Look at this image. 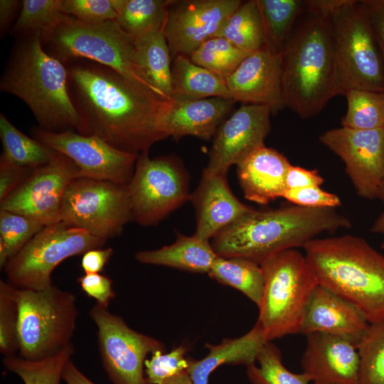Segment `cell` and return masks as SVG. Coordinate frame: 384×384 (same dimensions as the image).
Instances as JSON below:
<instances>
[{
  "mask_svg": "<svg viewBox=\"0 0 384 384\" xmlns=\"http://www.w3.org/2000/svg\"><path fill=\"white\" fill-rule=\"evenodd\" d=\"M61 11L90 23L116 20L118 16L117 0H62Z\"/></svg>",
  "mask_w": 384,
  "mask_h": 384,
  "instance_id": "43",
  "label": "cell"
},
{
  "mask_svg": "<svg viewBox=\"0 0 384 384\" xmlns=\"http://www.w3.org/2000/svg\"><path fill=\"white\" fill-rule=\"evenodd\" d=\"M44 225L23 215L0 209V267Z\"/></svg>",
  "mask_w": 384,
  "mask_h": 384,
  "instance_id": "39",
  "label": "cell"
},
{
  "mask_svg": "<svg viewBox=\"0 0 384 384\" xmlns=\"http://www.w3.org/2000/svg\"><path fill=\"white\" fill-rule=\"evenodd\" d=\"M172 1L117 0L115 21L135 46H139L164 28Z\"/></svg>",
  "mask_w": 384,
  "mask_h": 384,
  "instance_id": "28",
  "label": "cell"
},
{
  "mask_svg": "<svg viewBox=\"0 0 384 384\" xmlns=\"http://www.w3.org/2000/svg\"><path fill=\"white\" fill-rule=\"evenodd\" d=\"M350 0H308L304 1L305 12L329 19Z\"/></svg>",
  "mask_w": 384,
  "mask_h": 384,
  "instance_id": "50",
  "label": "cell"
},
{
  "mask_svg": "<svg viewBox=\"0 0 384 384\" xmlns=\"http://www.w3.org/2000/svg\"><path fill=\"white\" fill-rule=\"evenodd\" d=\"M0 137L2 153L0 163L35 169L48 163L55 151L18 129L0 114Z\"/></svg>",
  "mask_w": 384,
  "mask_h": 384,
  "instance_id": "30",
  "label": "cell"
},
{
  "mask_svg": "<svg viewBox=\"0 0 384 384\" xmlns=\"http://www.w3.org/2000/svg\"><path fill=\"white\" fill-rule=\"evenodd\" d=\"M263 25L265 45L281 52L305 12L304 1L299 0H256Z\"/></svg>",
  "mask_w": 384,
  "mask_h": 384,
  "instance_id": "32",
  "label": "cell"
},
{
  "mask_svg": "<svg viewBox=\"0 0 384 384\" xmlns=\"http://www.w3.org/2000/svg\"><path fill=\"white\" fill-rule=\"evenodd\" d=\"M324 182V179L316 169L308 170L291 164L287 172V189L320 186Z\"/></svg>",
  "mask_w": 384,
  "mask_h": 384,
  "instance_id": "48",
  "label": "cell"
},
{
  "mask_svg": "<svg viewBox=\"0 0 384 384\" xmlns=\"http://www.w3.org/2000/svg\"><path fill=\"white\" fill-rule=\"evenodd\" d=\"M303 248L319 284L356 306L369 324L384 319V256L364 238H315Z\"/></svg>",
  "mask_w": 384,
  "mask_h": 384,
  "instance_id": "5",
  "label": "cell"
},
{
  "mask_svg": "<svg viewBox=\"0 0 384 384\" xmlns=\"http://www.w3.org/2000/svg\"><path fill=\"white\" fill-rule=\"evenodd\" d=\"M226 176L203 172L197 188L191 194L196 215L194 235L201 240L209 241L254 210L235 196Z\"/></svg>",
  "mask_w": 384,
  "mask_h": 384,
  "instance_id": "22",
  "label": "cell"
},
{
  "mask_svg": "<svg viewBox=\"0 0 384 384\" xmlns=\"http://www.w3.org/2000/svg\"><path fill=\"white\" fill-rule=\"evenodd\" d=\"M80 177L78 166L55 151L27 179L0 201V209L23 215L43 225L61 221V205L69 185Z\"/></svg>",
  "mask_w": 384,
  "mask_h": 384,
  "instance_id": "14",
  "label": "cell"
},
{
  "mask_svg": "<svg viewBox=\"0 0 384 384\" xmlns=\"http://www.w3.org/2000/svg\"><path fill=\"white\" fill-rule=\"evenodd\" d=\"M290 165L283 154L265 145L254 150L236 165L245 198L266 205L282 198L287 189L286 176Z\"/></svg>",
  "mask_w": 384,
  "mask_h": 384,
  "instance_id": "23",
  "label": "cell"
},
{
  "mask_svg": "<svg viewBox=\"0 0 384 384\" xmlns=\"http://www.w3.org/2000/svg\"><path fill=\"white\" fill-rule=\"evenodd\" d=\"M63 380L66 384H95L78 368L71 359L64 368Z\"/></svg>",
  "mask_w": 384,
  "mask_h": 384,
  "instance_id": "52",
  "label": "cell"
},
{
  "mask_svg": "<svg viewBox=\"0 0 384 384\" xmlns=\"http://www.w3.org/2000/svg\"><path fill=\"white\" fill-rule=\"evenodd\" d=\"M236 102L223 97H208L174 102L164 122L169 137L178 139L193 136L203 140L213 138Z\"/></svg>",
  "mask_w": 384,
  "mask_h": 384,
  "instance_id": "24",
  "label": "cell"
},
{
  "mask_svg": "<svg viewBox=\"0 0 384 384\" xmlns=\"http://www.w3.org/2000/svg\"><path fill=\"white\" fill-rule=\"evenodd\" d=\"M248 55L225 38L215 36L201 45L189 58L226 80Z\"/></svg>",
  "mask_w": 384,
  "mask_h": 384,
  "instance_id": "36",
  "label": "cell"
},
{
  "mask_svg": "<svg viewBox=\"0 0 384 384\" xmlns=\"http://www.w3.org/2000/svg\"><path fill=\"white\" fill-rule=\"evenodd\" d=\"M136 47V63L142 78L164 100L173 102L172 58L164 28Z\"/></svg>",
  "mask_w": 384,
  "mask_h": 384,
  "instance_id": "29",
  "label": "cell"
},
{
  "mask_svg": "<svg viewBox=\"0 0 384 384\" xmlns=\"http://www.w3.org/2000/svg\"><path fill=\"white\" fill-rule=\"evenodd\" d=\"M347 110L342 117L343 127L357 130L384 128V92L352 89L343 95Z\"/></svg>",
  "mask_w": 384,
  "mask_h": 384,
  "instance_id": "35",
  "label": "cell"
},
{
  "mask_svg": "<svg viewBox=\"0 0 384 384\" xmlns=\"http://www.w3.org/2000/svg\"><path fill=\"white\" fill-rule=\"evenodd\" d=\"M97 328L102 366L113 384H148L144 363L148 354L165 351L163 343L131 329L124 319L97 304L89 311Z\"/></svg>",
  "mask_w": 384,
  "mask_h": 384,
  "instance_id": "13",
  "label": "cell"
},
{
  "mask_svg": "<svg viewBox=\"0 0 384 384\" xmlns=\"http://www.w3.org/2000/svg\"><path fill=\"white\" fill-rule=\"evenodd\" d=\"M22 6V1H0V34L4 37L9 31L15 16ZM21 11V10H20Z\"/></svg>",
  "mask_w": 384,
  "mask_h": 384,
  "instance_id": "51",
  "label": "cell"
},
{
  "mask_svg": "<svg viewBox=\"0 0 384 384\" xmlns=\"http://www.w3.org/2000/svg\"><path fill=\"white\" fill-rule=\"evenodd\" d=\"M225 82L235 102L265 105L272 114L285 107L281 53L265 45L250 53Z\"/></svg>",
  "mask_w": 384,
  "mask_h": 384,
  "instance_id": "19",
  "label": "cell"
},
{
  "mask_svg": "<svg viewBox=\"0 0 384 384\" xmlns=\"http://www.w3.org/2000/svg\"><path fill=\"white\" fill-rule=\"evenodd\" d=\"M132 219L127 185L78 177L61 205V221L105 240L119 235Z\"/></svg>",
  "mask_w": 384,
  "mask_h": 384,
  "instance_id": "11",
  "label": "cell"
},
{
  "mask_svg": "<svg viewBox=\"0 0 384 384\" xmlns=\"http://www.w3.org/2000/svg\"><path fill=\"white\" fill-rule=\"evenodd\" d=\"M62 0H23L11 31L17 38L50 29L63 14Z\"/></svg>",
  "mask_w": 384,
  "mask_h": 384,
  "instance_id": "40",
  "label": "cell"
},
{
  "mask_svg": "<svg viewBox=\"0 0 384 384\" xmlns=\"http://www.w3.org/2000/svg\"><path fill=\"white\" fill-rule=\"evenodd\" d=\"M369 322L353 304L317 284L306 306L299 333H324L349 340L356 347Z\"/></svg>",
  "mask_w": 384,
  "mask_h": 384,
  "instance_id": "21",
  "label": "cell"
},
{
  "mask_svg": "<svg viewBox=\"0 0 384 384\" xmlns=\"http://www.w3.org/2000/svg\"><path fill=\"white\" fill-rule=\"evenodd\" d=\"M370 232L382 235L383 240L380 243V248L384 250V210L375 220Z\"/></svg>",
  "mask_w": 384,
  "mask_h": 384,
  "instance_id": "53",
  "label": "cell"
},
{
  "mask_svg": "<svg viewBox=\"0 0 384 384\" xmlns=\"http://www.w3.org/2000/svg\"><path fill=\"white\" fill-rule=\"evenodd\" d=\"M357 350L360 384H384V319L369 324Z\"/></svg>",
  "mask_w": 384,
  "mask_h": 384,
  "instance_id": "38",
  "label": "cell"
},
{
  "mask_svg": "<svg viewBox=\"0 0 384 384\" xmlns=\"http://www.w3.org/2000/svg\"><path fill=\"white\" fill-rule=\"evenodd\" d=\"M112 253L111 247L90 250L82 255L80 266L85 274L100 273L109 262Z\"/></svg>",
  "mask_w": 384,
  "mask_h": 384,
  "instance_id": "49",
  "label": "cell"
},
{
  "mask_svg": "<svg viewBox=\"0 0 384 384\" xmlns=\"http://www.w3.org/2000/svg\"><path fill=\"white\" fill-rule=\"evenodd\" d=\"M282 198L294 205L311 208H335L341 204L339 197L320 186L286 189Z\"/></svg>",
  "mask_w": 384,
  "mask_h": 384,
  "instance_id": "44",
  "label": "cell"
},
{
  "mask_svg": "<svg viewBox=\"0 0 384 384\" xmlns=\"http://www.w3.org/2000/svg\"><path fill=\"white\" fill-rule=\"evenodd\" d=\"M208 274L218 282L241 292L260 305L265 279L261 265L244 257H218Z\"/></svg>",
  "mask_w": 384,
  "mask_h": 384,
  "instance_id": "31",
  "label": "cell"
},
{
  "mask_svg": "<svg viewBox=\"0 0 384 384\" xmlns=\"http://www.w3.org/2000/svg\"><path fill=\"white\" fill-rule=\"evenodd\" d=\"M246 374L251 384H310L304 373H294L283 364L279 349L271 341L260 352L255 363L247 366Z\"/></svg>",
  "mask_w": 384,
  "mask_h": 384,
  "instance_id": "37",
  "label": "cell"
},
{
  "mask_svg": "<svg viewBox=\"0 0 384 384\" xmlns=\"http://www.w3.org/2000/svg\"><path fill=\"white\" fill-rule=\"evenodd\" d=\"M33 170L0 163V201L18 188Z\"/></svg>",
  "mask_w": 384,
  "mask_h": 384,
  "instance_id": "46",
  "label": "cell"
},
{
  "mask_svg": "<svg viewBox=\"0 0 384 384\" xmlns=\"http://www.w3.org/2000/svg\"><path fill=\"white\" fill-rule=\"evenodd\" d=\"M188 175L174 156L151 159L139 154L127 185L132 219L144 226L153 225L190 199Z\"/></svg>",
  "mask_w": 384,
  "mask_h": 384,
  "instance_id": "12",
  "label": "cell"
},
{
  "mask_svg": "<svg viewBox=\"0 0 384 384\" xmlns=\"http://www.w3.org/2000/svg\"><path fill=\"white\" fill-rule=\"evenodd\" d=\"M351 226L350 220L335 208L294 204L254 209L214 237L210 244L219 257H244L260 265L277 252L303 247L321 233Z\"/></svg>",
  "mask_w": 384,
  "mask_h": 384,
  "instance_id": "2",
  "label": "cell"
},
{
  "mask_svg": "<svg viewBox=\"0 0 384 384\" xmlns=\"http://www.w3.org/2000/svg\"><path fill=\"white\" fill-rule=\"evenodd\" d=\"M16 288L8 282L0 280V353L14 356L18 351V309Z\"/></svg>",
  "mask_w": 384,
  "mask_h": 384,
  "instance_id": "41",
  "label": "cell"
},
{
  "mask_svg": "<svg viewBox=\"0 0 384 384\" xmlns=\"http://www.w3.org/2000/svg\"><path fill=\"white\" fill-rule=\"evenodd\" d=\"M74 352L71 343L58 353L42 360L30 361L14 355L5 356L3 364L24 384H60L64 368Z\"/></svg>",
  "mask_w": 384,
  "mask_h": 384,
  "instance_id": "34",
  "label": "cell"
},
{
  "mask_svg": "<svg viewBox=\"0 0 384 384\" xmlns=\"http://www.w3.org/2000/svg\"><path fill=\"white\" fill-rule=\"evenodd\" d=\"M240 0H173L164 26L172 59L190 57L201 45L217 36L242 4Z\"/></svg>",
  "mask_w": 384,
  "mask_h": 384,
  "instance_id": "17",
  "label": "cell"
},
{
  "mask_svg": "<svg viewBox=\"0 0 384 384\" xmlns=\"http://www.w3.org/2000/svg\"><path fill=\"white\" fill-rule=\"evenodd\" d=\"M360 1L370 21L384 61V0Z\"/></svg>",
  "mask_w": 384,
  "mask_h": 384,
  "instance_id": "47",
  "label": "cell"
},
{
  "mask_svg": "<svg viewBox=\"0 0 384 384\" xmlns=\"http://www.w3.org/2000/svg\"><path fill=\"white\" fill-rule=\"evenodd\" d=\"M106 241L63 221L44 225L7 261V282L17 289H47L53 284L52 272L63 261L100 248Z\"/></svg>",
  "mask_w": 384,
  "mask_h": 384,
  "instance_id": "10",
  "label": "cell"
},
{
  "mask_svg": "<svg viewBox=\"0 0 384 384\" xmlns=\"http://www.w3.org/2000/svg\"><path fill=\"white\" fill-rule=\"evenodd\" d=\"M36 140L70 158L79 168L80 177L128 185L139 154L119 150L97 136L73 130L54 133L40 127L32 129Z\"/></svg>",
  "mask_w": 384,
  "mask_h": 384,
  "instance_id": "16",
  "label": "cell"
},
{
  "mask_svg": "<svg viewBox=\"0 0 384 384\" xmlns=\"http://www.w3.org/2000/svg\"><path fill=\"white\" fill-rule=\"evenodd\" d=\"M41 40L43 49L63 64L78 58L102 64L163 99L142 78L135 60L137 47L115 20L90 23L63 14Z\"/></svg>",
  "mask_w": 384,
  "mask_h": 384,
  "instance_id": "6",
  "label": "cell"
},
{
  "mask_svg": "<svg viewBox=\"0 0 384 384\" xmlns=\"http://www.w3.org/2000/svg\"><path fill=\"white\" fill-rule=\"evenodd\" d=\"M380 199L384 203V188Z\"/></svg>",
  "mask_w": 384,
  "mask_h": 384,
  "instance_id": "55",
  "label": "cell"
},
{
  "mask_svg": "<svg viewBox=\"0 0 384 384\" xmlns=\"http://www.w3.org/2000/svg\"><path fill=\"white\" fill-rule=\"evenodd\" d=\"M15 295L19 356L39 361L72 343L78 317L73 293L53 284L43 290L16 288Z\"/></svg>",
  "mask_w": 384,
  "mask_h": 384,
  "instance_id": "8",
  "label": "cell"
},
{
  "mask_svg": "<svg viewBox=\"0 0 384 384\" xmlns=\"http://www.w3.org/2000/svg\"><path fill=\"white\" fill-rule=\"evenodd\" d=\"M41 33L17 38L0 80V90L23 100L41 129L76 130L79 119L68 90L65 65L43 48Z\"/></svg>",
  "mask_w": 384,
  "mask_h": 384,
  "instance_id": "4",
  "label": "cell"
},
{
  "mask_svg": "<svg viewBox=\"0 0 384 384\" xmlns=\"http://www.w3.org/2000/svg\"><path fill=\"white\" fill-rule=\"evenodd\" d=\"M319 142L343 162L357 194L363 198H380L384 188V128L357 130L329 129Z\"/></svg>",
  "mask_w": 384,
  "mask_h": 384,
  "instance_id": "15",
  "label": "cell"
},
{
  "mask_svg": "<svg viewBox=\"0 0 384 384\" xmlns=\"http://www.w3.org/2000/svg\"><path fill=\"white\" fill-rule=\"evenodd\" d=\"M77 282L82 290L102 306L108 308L110 301L116 296L112 279L100 273H85Z\"/></svg>",
  "mask_w": 384,
  "mask_h": 384,
  "instance_id": "45",
  "label": "cell"
},
{
  "mask_svg": "<svg viewBox=\"0 0 384 384\" xmlns=\"http://www.w3.org/2000/svg\"><path fill=\"white\" fill-rule=\"evenodd\" d=\"M302 373L312 384H360L356 346L344 338L324 333L306 335Z\"/></svg>",
  "mask_w": 384,
  "mask_h": 384,
  "instance_id": "20",
  "label": "cell"
},
{
  "mask_svg": "<svg viewBox=\"0 0 384 384\" xmlns=\"http://www.w3.org/2000/svg\"><path fill=\"white\" fill-rule=\"evenodd\" d=\"M280 53L284 103L299 117L316 116L341 95L329 19L307 13Z\"/></svg>",
  "mask_w": 384,
  "mask_h": 384,
  "instance_id": "3",
  "label": "cell"
},
{
  "mask_svg": "<svg viewBox=\"0 0 384 384\" xmlns=\"http://www.w3.org/2000/svg\"><path fill=\"white\" fill-rule=\"evenodd\" d=\"M271 114L270 108L265 105H241L218 127L203 172L227 174L231 166L265 146L270 129Z\"/></svg>",
  "mask_w": 384,
  "mask_h": 384,
  "instance_id": "18",
  "label": "cell"
},
{
  "mask_svg": "<svg viewBox=\"0 0 384 384\" xmlns=\"http://www.w3.org/2000/svg\"><path fill=\"white\" fill-rule=\"evenodd\" d=\"M270 342L257 321L245 334L235 338H225L217 345L206 343L208 354L201 359L188 357V375L193 384H208L210 374L223 365H244L255 363L264 347Z\"/></svg>",
  "mask_w": 384,
  "mask_h": 384,
  "instance_id": "25",
  "label": "cell"
},
{
  "mask_svg": "<svg viewBox=\"0 0 384 384\" xmlns=\"http://www.w3.org/2000/svg\"><path fill=\"white\" fill-rule=\"evenodd\" d=\"M68 90L78 115L76 132L139 154L168 137L164 122L174 102L133 84L116 70L87 60L64 63Z\"/></svg>",
  "mask_w": 384,
  "mask_h": 384,
  "instance_id": "1",
  "label": "cell"
},
{
  "mask_svg": "<svg viewBox=\"0 0 384 384\" xmlns=\"http://www.w3.org/2000/svg\"><path fill=\"white\" fill-rule=\"evenodd\" d=\"M171 72L173 102L216 97L233 100L225 79L194 63L189 57L175 56Z\"/></svg>",
  "mask_w": 384,
  "mask_h": 384,
  "instance_id": "27",
  "label": "cell"
},
{
  "mask_svg": "<svg viewBox=\"0 0 384 384\" xmlns=\"http://www.w3.org/2000/svg\"><path fill=\"white\" fill-rule=\"evenodd\" d=\"M165 384H193V383L188 371H186L170 379Z\"/></svg>",
  "mask_w": 384,
  "mask_h": 384,
  "instance_id": "54",
  "label": "cell"
},
{
  "mask_svg": "<svg viewBox=\"0 0 384 384\" xmlns=\"http://www.w3.org/2000/svg\"><path fill=\"white\" fill-rule=\"evenodd\" d=\"M329 21L341 95L352 89L384 92V61L361 1L350 0Z\"/></svg>",
  "mask_w": 384,
  "mask_h": 384,
  "instance_id": "9",
  "label": "cell"
},
{
  "mask_svg": "<svg viewBox=\"0 0 384 384\" xmlns=\"http://www.w3.org/2000/svg\"><path fill=\"white\" fill-rule=\"evenodd\" d=\"M216 36L225 38L249 54L265 46L263 25L256 0L242 2Z\"/></svg>",
  "mask_w": 384,
  "mask_h": 384,
  "instance_id": "33",
  "label": "cell"
},
{
  "mask_svg": "<svg viewBox=\"0 0 384 384\" xmlns=\"http://www.w3.org/2000/svg\"><path fill=\"white\" fill-rule=\"evenodd\" d=\"M265 284L257 322L269 341L299 333L306 304L319 284L305 255L277 252L261 264Z\"/></svg>",
  "mask_w": 384,
  "mask_h": 384,
  "instance_id": "7",
  "label": "cell"
},
{
  "mask_svg": "<svg viewBox=\"0 0 384 384\" xmlns=\"http://www.w3.org/2000/svg\"><path fill=\"white\" fill-rule=\"evenodd\" d=\"M218 255L209 241L178 234L176 241L159 249L142 250L135 259L143 264L161 265L195 273H208Z\"/></svg>",
  "mask_w": 384,
  "mask_h": 384,
  "instance_id": "26",
  "label": "cell"
},
{
  "mask_svg": "<svg viewBox=\"0 0 384 384\" xmlns=\"http://www.w3.org/2000/svg\"><path fill=\"white\" fill-rule=\"evenodd\" d=\"M187 346L180 345L169 353L158 350L144 363V373L148 384H165L175 376L188 371Z\"/></svg>",
  "mask_w": 384,
  "mask_h": 384,
  "instance_id": "42",
  "label": "cell"
}]
</instances>
